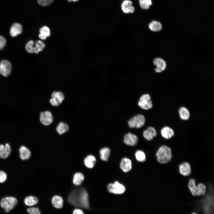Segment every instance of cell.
<instances>
[{
    "mask_svg": "<svg viewBox=\"0 0 214 214\" xmlns=\"http://www.w3.org/2000/svg\"><path fill=\"white\" fill-rule=\"evenodd\" d=\"M51 97L50 102L52 105L54 106H59L64 99V94L60 91L54 92L51 94Z\"/></svg>",
    "mask_w": 214,
    "mask_h": 214,
    "instance_id": "7",
    "label": "cell"
},
{
    "mask_svg": "<svg viewBox=\"0 0 214 214\" xmlns=\"http://www.w3.org/2000/svg\"><path fill=\"white\" fill-rule=\"evenodd\" d=\"M157 134V131L155 129L152 127H149L147 129L144 131L143 136L146 140L151 141L155 137Z\"/></svg>",
    "mask_w": 214,
    "mask_h": 214,
    "instance_id": "17",
    "label": "cell"
},
{
    "mask_svg": "<svg viewBox=\"0 0 214 214\" xmlns=\"http://www.w3.org/2000/svg\"><path fill=\"white\" fill-rule=\"evenodd\" d=\"M17 199L12 196H7L2 198L0 201V206L6 213L12 210L16 205Z\"/></svg>",
    "mask_w": 214,
    "mask_h": 214,
    "instance_id": "3",
    "label": "cell"
},
{
    "mask_svg": "<svg viewBox=\"0 0 214 214\" xmlns=\"http://www.w3.org/2000/svg\"><path fill=\"white\" fill-rule=\"evenodd\" d=\"M138 140V137L135 134L130 133L125 135L124 138V142L126 144L133 146L136 145Z\"/></svg>",
    "mask_w": 214,
    "mask_h": 214,
    "instance_id": "15",
    "label": "cell"
},
{
    "mask_svg": "<svg viewBox=\"0 0 214 214\" xmlns=\"http://www.w3.org/2000/svg\"><path fill=\"white\" fill-rule=\"evenodd\" d=\"M22 31V25L19 23H15L11 26L10 30L11 36L14 37L21 34Z\"/></svg>",
    "mask_w": 214,
    "mask_h": 214,
    "instance_id": "19",
    "label": "cell"
},
{
    "mask_svg": "<svg viewBox=\"0 0 214 214\" xmlns=\"http://www.w3.org/2000/svg\"><path fill=\"white\" fill-rule=\"evenodd\" d=\"M40 33L42 34L49 37L51 35V31L49 28L46 26H44L40 28L39 29Z\"/></svg>",
    "mask_w": 214,
    "mask_h": 214,
    "instance_id": "32",
    "label": "cell"
},
{
    "mask_svg": "<svg viewBox=\"0 0 214 214\" xmlns=\"http://www.w3.org/2000/svg\"><path fill=\"white\" fill-rule=\"evenodd\" d=\"M139 3L141 8L144 10H147L152 4L151 0H139Z\"/></svg>",
    "mask_w": 214,
    "mask_h": 214,
    "instance_id": "30",
    "label": "cell"
},
{
    "mask_svg": "<svg viewBox=\"0 0 214 214\" xmlns=\"http://www.w3.org/2000/svg\"><path fill=\"white\" fill-rule=\"evenodd\" d=\"M145 122L144 116L141 114H138L130 119L128 122L130 128H140L144 125Z\"/></svg>",
    "mask_w": 214,
    "mask_h": 214,
    "instance_id": "5",
    "label": "cell"
},
{
    "mask_svg": "<svg viewBox=\"0 0 214 214\" xmlns=\"http://www.w3.org/2000/svg\"><path fill=\"white\" fill-rule=\"evenodd\" d=\"M156 157L157 161L159 163H167L171 160L172 158L171 150L167 146H161L158 148L156 153Z\"/></svg>",
    "mask_w": 214,
    "mask_h": 214,
    "instance_id": "1",
    "label": "cell"
},
{
    "mask_svg": "<svg viewBox=\"0 0 214 214\" xmlns=\"http://www.w3.org/2000/svg\"><path fill=\"white\" fill-rule=\"evenodd\" d=\"M135 156L137 160L139 162H144L146 160L145 154L141 150H137L135 153Z\"/></svg>",
    "mask_w": 214,
    "mask_h": 214,
    "instance_id": "31",
    "label": "cell"
},
{
    "mask_svg": "<svg viewBox=\"0 0 214 214\" xmlns=\"http://www.w3.org/2000/svg\"><path fill=\"white\" fill-rule=\"evenodd\" d=\"M149 27L152 31L156 32L161 30L162 26L161 23L158 21H153L149 25Z\"/></svg>",
    "mask_w": 214,
    "mask_h": 214,
    "instance_id": "27",
    "label": "cell"
},
{
    "mask_svg": "<svg viewBox=\"0 0 214 214\" xmlns=\"http://www.w3.org/2000/svg\"><path fill=\"white\" fill-rule=\"evenodd\" d=\"M84 179L83 174L81 173L78 172L75 174L74 175L73 182L76 185H80Z\"/></svg>",
    "mask_w": 214,
    "mask_h": 214,
    "instance_id": "29",
    "label": "cell"
},
{
    "mask_svg": "<svg viewBox=\"0 0 214 214\" xmlns=\"http://www.w3.org/2000/svg\"><path fill=\"white\" fill-rule=\"evenodd\" d=\"M188 186L191 194L193 196H204L206 193V185L202 182L197 184L196 180L193 178L190 179Z\"/></svg>",
    "mask_w": 214,
    "mask_h": 214,
    "instance_id": "2",
    "label": "cell"
},
{
    "mask_svg": "<svg viewBox=\"0 0 214 214\" xmlns=\"http://www.w3.org/2000/svg\"><path fill=\"white\" fill-rule=\"evenodd\" d=\"M110 151L108 147H104L100 152L101 159L103 161H107L110 155Z\"/></svg>",
    "mask_w": 214,
    "mask_h": 214,
    "instance_id": "28",
    "label": "cell"
},
{
    "mask_svg": "<svg viewBox=\"0 0 214 214\" xmlns=\"http://www.w3.org/2000/svg\"><path fill=\"white\" fill-rule=\"evenodd\" d=\"M38 201V199L35 196H29L25 198L24 202L26 206L31 207L37 204Z\"/></svg>",
    "mask_w": 214,
    "mask_h": 214,
    "instance_id": "23",
    "label": "cell"
},
{
    "mask_svg": "<svg viewBox=\"0 0 214 214\" xmlns=\"http://www.w3.org/2000/svg\"><path fill=\"white\" fill-rule=\"evenodd\" d=\"M69 129L68 125L66 123L61 122H60L56 128V130L59 135L62 134L67 132Z\"/></svg>",
    "mask_w": 214,
    "mask_h": 214,
    "instance_id": "25",
    "label": "cell"
},
{
    "mask_svg": "<svg viewBox=\"0 0 214 214\" xmlns=\"http://www.w3.org/2000/svg\"><path fill=\"white\" fill-rule=\"evenodd\" d=\"M74 214H83L84 213L83 211L80 209H75V210L73 213Z\"/></svg>",
    "mask_w": 214,
    "mask_h": 214,
    "instance_id": "37",
    "label": "cell"
},
{
    "mask_svg": "<svg viewBox=\"0 0 214 214\" xmlns=\"http://www.w3.org/2000/svg\"><path fill=\"white\" fill-rule=\"evenodd\" d=\"M76 199L77 204L78 202V203H79V204L82 207L86 208H88L89 202L88 194L85 190L83 189L81 190L78 197L76 195Z\"/></svg>",
    "mask_w": 214,
    "mask_h": 214,
    "instance_id": "8",
    "label": "cell"
},
{
    "mask_svg": "<svg viewBox=\"0 0 214 214\" xmlns=\"http://www.w3.org/2000/svg\"><path fill=\"white\" fill-rule=\"evenodd\" d=\"M40 120L41 123L45 126H48L52 123L53 118L51 113L49 111L40 113Z\"/></svg>",
    "mask_w": 214,
    "mask_h": 214,
    "instance_id": "11",
    "label": "cell"
},
{
    "mask_svg": "<svg viewBox=\"0 0 214 214\" xmlns=\"http://www.w3.org/2000/svg\"><path fill=\"white\" fill-rule=\"evenodd\" d=\"M138 105L141 108L144 110H147L152 108L153 104L150 95L146 94L142 95L140 98Z\"/></svg>",
    "mask_w": 214,
    "mask_h": 214,
    "instance_id": "6",
    "label": "cell"
},
{
    "mask_svg": "<svg viewBox=\"0 0 214 214\" xmlns=\"http://www.w3.org/2000/svg\"><path fill=\"white\" fill-rule=\"evenodd\" d=\"M179 171L181 175L188 177L191 173V167L190 163L187 162H184L179 166Z\"/></svg>",
    "mask_w": 214,
    "mask_h": 214,
    "instance_id": "12",
    "label": "cell"
},
{
    "mask_svg": "<svg viewBox=\"0 0 214 214\" xmlns=\"http://www.w3.org/2000/svg\"><path fill=\"white\" fill-rule=\"evenodd\" d=\"M27 212L30 214H40V212L37 207H32L27 209Z\"/></svg>",
    "mask_w": 214,
    "mask_h": 214,
    "instance_id": "35",
    "label": "cell"
},
{
    "mask_svg": "<svg viewBox=\"0 0 214 214\" xmlns=\"http://www.w3.org/2000/svg\"><path fill=\"white\" fill-rule=\"evenodd\" d=\"M132 3L129 0H124L121 5L122 9L123 12L126 13H133L135 10L134 7L132 6Z\"/></svg>",
    "mask_w": 214,
    "mask_h": 214,
    "instance_id": "18",
    "label": "cell"
},
{
    "mask_svg": "<svg viewBox=\"0 0 214 214\" xmlns=\"http://www.w3.org/2000/svg\"><path fill=\"white\" fill-rule=\"evenodd\" d=\"M38 37L39 38L41 39L42 40H45L47 39V37L45 35L40 33L38 35Z\"/></svg>",
    "mask_w": 214,
    "mask_h": 214,
    "instance_id": "38",
    "label": "cell"
},
{
    "mask_svg": "<svg viewBox=\"0 0 214 214\" xmlns=\"http://www.w3.org/2000/svg\"><path fill=\"white\" fill-rule=\"evenodd\" d=\"M154 64L156 66L155 70L157 73H161L166 69V62L159 57L155 58L153 61Z\"/></svg>",
    "mask_w": 214,
    "mask_h": 214,
    "instance_id": "13",
    "label": "cell"
},
{
    "mask_svg": "<svg viewBox=\"0 0 214 214\" xmlns=\"http://www.w3.org/2000/svg\"><path fill=\"white\" fill-rule=\"evenodd\" d=\"M12 152V149L10 144L6 143L5 145L0 144V158L3 159L7 158Z\"/></svg>",
    "mask_w": 214,
    "mask_h": 214,
    "instance_id": "14",
    "label": "cell"
},
{
    "mask_svg": "<svg viewBox=\"0 0 214 214\" xmlns=\"http://www.w3.org/2000/svg\"><path fill=\"white\" fill-rule=\"evenodd\" d=\"M162 136L166 139H169L173 137L174 135L173 130L168 126H165L162 128L160 130Z\"/></svg>",
    "mask_w": 214,
    "mask_h": 214,
    "instance_id": "20",
    "label": "cell"
},
{
    "mask_svg": "<svg viewBox=\"0 0 214 214\" xmlns=\"http://www.w3.org/2000/svg\"><path fill=\"white\" fill-rule=\"evenodd\" d=\"M69 2H70L71 1L76 2L78 1L79 0H67Z\"/></svg>",
    "mask_w": 214,
    "mask_h": 214,
    "instance_id": "39",
    "label": "cell"
},
{
    "mask_svg": "<svg viewBox=\"0 0 214 214\" xmlns=\"http://www.w3.org/2000/svg\"><path fill=\"white\" fill-rule=\"evenodd\" d=\"M19 157L23 161L29 159L31 157V152L29 149L24 145L20 147L19 149Z\"/></svg>",
    "mask_w": 214,
    "mask_h": 214,
    "instance_id": "16",
    "label": "cell"
},
{
    "mask_svg": "<svg viewBox=\"0 0 214 214\" xmlns=\"http://www.w3.org/2000/svg\"><path fill=\"white\" fill-rule=\"evenodd\" d=\"M107 188L109 192L115 194H122L125 190V186L118 182L109 184Z\"/></svg>",
    "mask_w": 214,
    "mask_h": 214,
    "instance_id": "9",
    "label": "cell"
},
{
    "mask_svg": "<svg viewBox=\"0 0 214 214\" xmlns=\"http://www.w3.org/2000/svg\"><path fill=\"white\" fill-rule=\"evenodd\" d=\"M120 167L125 172L130 171L132 168V163L130 159L124 158L122 159L120 163Z\"/></svg>",
    "mask_w": 214,
    "mask_h": 214,
    "instance_id": "21",
    "label": "cell"
},
{
    "mask_svg": "<svg viewBox=\"0 0 214 214\" xmlns=\"http://www.w3.org/2000/svg\"><path fill=\"white\" fill-rule=\"evenodd\" d=\"M12 65L10 62L6 60H1L0 62V73L3 76H8L11 72Z\"/></svg>",
    "mask_w": 214,
    "mask_h": 214,
    "instance_id": "10",
    "label": "cell"
},
{
    "mask_svg": "<svg viewBox=\"0 0 214 214\" xmlns=\"http://www.w3.org/2000/svg\"><path fill=\"white\" fill-rule=\"evenodd\" d=\"M96 160V158L94 156L92 155H89L84 159V163L87 167L91 168L94 166Z\"/></svg>",
    "mask_w": 214,
    "mask_h": 214,
    "instance_id": "26",
    "label": "cell"
},
{
    "mask_svg": "<svg viewBox=\"0 0 214 214\" xmlns=\"http://www.w3.org/2000/svg\"><path fill=\"white\" fill-rule=\"evenodd\" d=\"M6 44V41L2 36L0 35V50L2 49Z\"/></svg>",
    "mask_w": 214,
    "mask_h": 214,
    "instance_id": "36",
    "label": "cell"
},
{
    "mask_svg": "<svg viewBox=\"0 0 214 214\" xmlns=\"http://www.w3.org/2000/svg\"><path fill=\"white\" fill-rule=\"evenodd\" d=\"M54 0H38V4L42 6H46L49 5L54 1Z\"/></svg>",
    "mask_w": 214,
    "mask_h": 214,
    "instance_id": "33",
    "label": "cell"
},
{
    "mask_svg": "<svg viewBox=\"0 0 214 214\" xmlns=\"http://www.w3.org/2000/svg\"><path fill=\"white\" fill-rule=\"evenodd\" d=\"M180 118L183 120H188L190 117V113L188 110L185 107H180L178 110Z\"/></svg>",
    "mask_w": 214,
    "mask_h": 214,
    "instance_id": "22",
    "label": "cell"
},
{
    "mask_svg": "<svg viewBox=\"0 0 214 214\" xmlns=\"http://www.w3.org/2000/svg\"><path fill=\"white\" fill-rule=\"evenodd\" d=\"M45 44L42 40H37L35 43L31 40L26 45V51L30 54H38L42 51L45 47Z\"/></svg>",
    "mask_w": 214,
    "mask_h": 214,
    "instance_id": "4",
    "label": "cell"
},
{
    "mask_svg": "<svg viewBox=\"0 0 214 214\" xmlns=\"http://www.w3.org/2000/svg\"><path fill=\"white\" fill-rule=\"evenodd\" d=\"M7 176L6 173L4 171L0 170V183L5 182L7 179Z\"/></svg>",
    "mask_w": 214,
    "mask_h": 214,
    "instance_id": "34",
    "label": "cell"
},
{
    "mask_svg": "<svg viewBox=\"0 0 214 214\" xmlns=\"http://www.w3.org/2000/svg\"><path fill=\"white\" fill-rule=\"evenodd\" d=\"M52 203L55 207L59 209L63 206V199L62 197L59 196H55L52 198Z\"/></svg>",
    "mask_w": 214,
    "mask_h": 214,
    "instance_id": "24",
    "label": "cell"
}]
</instances>
